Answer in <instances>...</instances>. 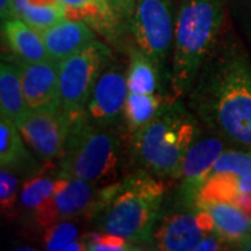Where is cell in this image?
Segmentation results:
<instances>
[{
  "label": "cell",
  "mask_w": 251,
  "mask_h": 251,
  "mask_svg": "<svg viewBox=\"0 0 251 251\" xmlns=\"http://www.w3.org/2000/svg\"><path fill=\"white\" fill-rule=\"evenodd\" d=\"M186 100L209 131L251 150V56L232 31L225 28Z\"/></svg>",
  "instance_id": "6da1fadb"
},
{
  "label": "cell",
  "mask_w": 251,
  "mask_h": 251,
  "mask_svg": "<svg viewBox=\"0 0 251 251\" xmlns=\"http://www.w3.org/2000/svg\"><path fill=\"white\" fill-rule=\"evenodd\" d=\"M163 181L144 169H134L116 183L102 187L88 218L94 230L150 249L153 229L168 197Z\"/></svg>",
  "instance_id": "7a4b0ae2"
},
{
  "label": "cell",
  "mask_w": 251,
  "mask_h": 251,
  "mask_svg": "<svg viewBox=\"0 0 251 251\" xmlns=\"http://www.w3.org/2000/svg\"><path fill=\"white\" fill-rule=\"evenodd\" d=\"M202 130L198 117L183 99L166 98L148 125L130 135V156L135 169L162 180H176L188 148Z\"/></svg>",
  "instance_id": "3957f363"
},
{
  "label": "cell",
  "mask_w": 251,
  "mask_h": 251,
  "mask_svg": "<svg viewBox=\"0 0 251 251\" xmlns=\"http://www.w3.org/2000/svg\"><path fill=\"white\" fill-rule=\"evenodd\" d=\"M226 0H179L171 64L173 98L186 99L225 31Z\"/></svg>",
  "instance_id": "277c9868"
},
{
  "label": "cell",
  "mask_w": 251,
  "mask_h": 251,
  "mask_svg": "<svg viewBox=\"0 0 251 251\" xmlns=\"http://www.w3.org/2000/svg\"><path fill=\"white\" fill-rule=\"evenodd\" d=\"M125 127H97L85 113L70 119V128L56 172L105 187L122 179L128 145Z\"/></svg>",
  "instance_id": "5b68a950"
},
{
  "label": "cell",
  "mask_w": 251,
  "mask_h": 251,
  "mask_svg": "<svg viewBox=\"0 0 251 251\" xmlns=\"http://www.w3.org/2000/svg\"><path fill=\"white\" fill-rule=\"evenodd\" d=\"M179 0H137L130 21L133 44L152 60L171 90V64Z\"/></svg>",
  "instance_id": "8992f818"
},
{
  "label": "cell",
  "mask_w": 251,
  "mask_h": 251,
  "mask_svg": "<svg viewBox=\"0 0 251 251\" xmlns=\"http://www.w3.org/2000/svg\"><path fill=\"white\" fill-rule=\"evenodd\" d=\"M113 54L112 45L97 38L80 52L59 63L60 109L70 119L85 113L92 90Z\"/></svg>",
  "instance_id": "52a82bcc"
},
{
  "label": "cell",
  "mask_w": 251,
  "mask_h": 251,
  "mask_svg": "<svg viewBox=\"0 0 251 251\" xmlns=\"http://www.w3.org/2000/svg\"><path fill=\"white\" fill-rule=\"evenodd\" d=\"M208 230H212V225L197 201L176 190L175 197H166L150 250L194 251Z\"/></svg>",
  "instance_id": "ba28073f"
},
{
  "label": "cell",
  "mask_w": 251,
  "mask_h": 251,
  "mask_svg": "<svg viewBox=\"0 0 251 251\" xmlns=\"http://www.w3.org/2000/svg\"><path fill=\"white\" fill-rule=\"evenodd\" d=\"M127 95V63L113 54L88 99L85 106L87 120L97 127H125Z\"/></svg>",
  "instance_id": "9c48e42d"
},
{
  "label": "cell",
  "mask_w": 251,
  "mask_h": 251,
  "mask_svg": "<svg viewBox=\"0 0 251 251\" xmlns=\"http://www.w3.org/2000/svg\"><path fill=\"white\" fill-rule=\"evenodd\" d=\"M102 187L77 177L60 176L53 196L34 216L32 222L48 227L59 221L90 218L98 202Z\"/></svg>",
  "instance_id": "30bf717a"
},
{
  "label": "cell",
  "mask_w": 251,
  "mask_h": 251,
  "mask_svg": "<svg viewBox=\"0 0 251 251\" xmlns=\"http://www.w3.org/2000/svg\"><path fill=\"white\" fill-rule=\"evenodd\" d=\"M16 125L38 159L45 165L57 162L70 128V117L62 109L54 112L28 110Z\"/></svg>",
  "instance_id": "8fae6325"
},
{
  "label": "cell",
  "mask_w": 251,
  "mask_h": 251,
  "mask_svg": "<svg viewBox=\"0 0 251 251\" xmlns=\"http://www.w3.org/2000/svg\"><path fill=\"white\" fill-rule=\"evenodd\" d=\"M227 148H230V145L222 137L209 131L202 126L197 140L188 148L180 165L176 177V181H179V187L176 190L186 197L197 201L200 187L205 175L212 169L215 162Z\"/></svg>",
  "instance_id": "7c38bea8"
},
{
  "label": "cell",
  "mask_w": 251,
  "mask_h": 251,
  "mask_svg": "<svg viewBox=\"0 0 251 251\" xmlns=\"http://www.w3.org/2000/svg\"><path fill=\"white\" fill-rule=\"evenodd\" d=\"M16 60L21 69L23 90L28 109L39 112L60 110L59 63L52 59L41 62Z\"/></svg>",
  "instance_id": "4fadbf2b"
},
{
  "label": "cell",
  "mask_w": 251,
  "mask_h": 251,
  "mask_svg": "<svg viewBox=\"0 0 251 251\" xmlns=\"http://www.w3.org/2000/svg\"><path fill=\"white\" fill-rule=\"evenodd\" d=\"M69 18L85 21L102 39L112 46L126 48V36L130 29L117 17L108 0H62Z\"/></svg>",
  "instance_id": "5bb4252c"
},
{
  "label": "cell",
  "mask_w": 251,
  "mask_h": 251,
  "mask_svg": "<svg viewBox=\"0 0 251 251\" xmlns=\"http://www.w3.org/2000/svg\"><path fill=\"white\" fill-rule=\"evenodd\" d=\"M197 204L209 218L212 230L227 240L232 250L251 236V215L233 200L200 198Z\"/></svg>",
  "instance_id": "9a60e30c"
},
{
  "label": "cell",
  "mask_w": 251,
  "mask_h": 251,
  "mask_svg": "<svg viewBox=\"0 0 251 251\" xmlns=\"http://www.w3.org/2000/svg\"><path fill=\"white\" fill-rule=\"evenodd\" d=\"M45 165L28 147L17 125L7 116L0 115V166L29 179L42 172Z\"/></svg>",
  "instance_id": "2e32d148"
},
{
  "label": "cell",
  "mask_w": 251,
  "mask_h": 251,
  "mask_svg": "<svg viewBox=\"0 0 251 251\" xmlns=\"http://www.w3.org/2000/svg\"><path fill=\"white\" fill-rule=\"evenodd\" d=\"M49 59L60 63L72 54L80 52L99 35L85 21L64 18L42 34Z\"/></svg>",
  "instance_id": "e0dca14e"
},
{
  "label": "cell",
  "mask_w": 251,
  "mask_h": 251,
  "mask_svg": "<svg viewBox=\"0 0 251 251\" xmlns=\"http://www.w3.org/2000/svg\"><path fill=\"white\" fill-rule=\"evenodd\" d=\"M1 38L11 56L21 62H41L49 59L42 34L21 18L1 21Z\"/></svg>",
  "instance_id": "ac0fdd59"
},
{
  "label": "cell",
  "mask_w": 251,
  "mask_h": 251,
  "mask_svg": "<svg viewBox=\"0 0 251 251\" xmlns=\"http://www.w3.org/2000/svg\"><path fill=\"white\" fill-rule=\"evenodd\" d=\"M127 84L130 92L161 94L166 97L168 84L165 82L156 64L134 44H127Z\"/></svg>",
  "instance_id": "d6986e66"
},
{
  "label": "cell",
  "mask_w": 251,
  "mask_h": 251,
  "mask_svg": "<svg viewBox=\"0 0 251 251\" xmlns=\"http://www.w3.org/2000/svg\"><path fill=\"white\" fill-rule=\"evenodd\" d=\"M28 110L20 64L13 56L3 57L0 63V115L17 123Z\"/></svg>",
  "instance_id": "ffe728a7"
},
{
  "label": "cell",
  "mask_w": 251,
  "mask_h": 251,
  "mask_svg": "<svg viewBox=\"0 0 251 251\" xmlns=\"http://www.w3.org/2000/svg\"><path fill=\"white\" fill-rule=\"evenodd\" d=\"M16 14L28 25L44 34L46 29L69 17L62 0H13Z\"/></svg>",
  "instance_id": "44dd1931"
},
{
  "label": "cell",
  "mask_w": 251,
  "mask_h": 251,
  "mask_svg": "<svg viewBox=\"0 0 251 251\" xmlns=\"http://www.w3.org/2000/svg\"><path fill=\"white\" fill-rule=\"evenodd\" d=\"M59 180V173L54 175L39 172L38 175L27 179L21 186L17 212L27 221H32L38 209L45 205L48 200L53 196Z\"/></svg>",
  "instance_id": "7402d4cb"
},
{
  "label": "cell",
  "mask_w": 251,
  "mask_h": 251,
  "mask_svg": "<svg viewBox=\"0 0 251 251\" xmlns=\"http://www.w3.org/2000/svg\"><path fill=\"white\" fill-rule=\"evenodd\" d=\"M168 97L161 94H137L130 92L125 105V128L128 135L135 134L148 125L159 112Z\"/></svg>",
  "instance_id": "603a6c76"
},
{
  "label": "cell",
  "mask_w": 251,
  "mask_h": 251,
  "mask_svg": "<svg viewBox=\"0 0 251 251\" xmlns=\"http://www.w3.org/2000/svg\"><path fill=\"white\" fill-rule=\"evenodd\" d=\"M75 219L59 221L45 227L44 244L45 250L50 251H82L87 250L85 234H81Z\"/></svg>",
  "instance_id": "cb8c5ba5"
},
{
  "label": "cell",
  "mask_w": 251,
  "mask_h": 251,
  "mask_svg": "<svg viewBox=\"0 0 251 251\" xmlns=\"http://www.w3.org/2000/svg\"><path fill=\"white\" fill-rule=\"evenodd\" d=\"M247 172H251V150L230 147L219 156L212 169L206 173L202 184L206 180L214 177H237Z\"/></svg>",
  "instance_id": "d4e9b609"
},
{
  "label": "cell",
  "mask_w": 251,
  "mask_h": 251,
  "mask_svg": "<svg viewBox=\"0 0 251 251\" xmlns=\"http://www.w3.org/2000/svg\"><path fill=\"white\" fill-rule=\"evenodd\" d=\"M21 181L16 172L0 168V206L3 215L11 216L17 212L18 200L21 193Z\"/></svg>",
  "instance_id": "484cf974"
},
{
  "label": "cell",
  "mask_w": 251,
  "mask_h": 251,
  "mask_svg": "<svg viewBox=\"0 0 251 251\" xmlns=\"http://www.w3.org/2000/svg\"><path fill=\"white\" fill-rule=\"evenodd\" d=\"M87 250L88 251H134L144 250V247L130 242L127 239L113 236V234H106L94 230L91 233L84 236Z\"/></svg>",
  "instance_id": "4316f807"
},
{
  "label": "cell",
  "mask_w": 251,
  "mask_h": 251,
  "mask_svg": "<svg viewBox=\"0 0 251 251\" xmlns=\"http://www.w3.org/2000/svg\"><path fill=\"white\" fill-rule=\"evenodd\" d=\"M226 4L234 25L251 46V0H226Z\"/></svg>",
  "instance_id": "83f0119b"
},
{
  "label": "cell",
  "mask_w": 251,
  "mask_h": 251,
  "mask_svg": "<svg viewBox=\"0 0 251 251\" xmlns=\"http://www.w3.org/2000/svg\"><path fill=\"white\" fill-rule=\"evenodd\" d=\"M222 250H232L230 244L227 240L215 230H208L202 239L200 240L194 251H222Z\"/></svg>",
  "instance_id": "f1b7e54d"
},
{
  "label": "cell",
  "mask_w": 251,
  "mask_h": 251,
  "mask_svg": "<svg viewBox=\"0 0 251 251\" xmlns=\"http://www.w3.org/2000/svg\"><path fill=\"white\" fill-rule=\"evenodd\" d=\"M110 7L117 14V17L120 18L126 25L130 29V21L134 13V7L137 0H108Z\"/></svg>",
  "instance_id": "f546056e"
},
{
  "label": "cell",
  "mask_w": 251,
  "mask_h": 251,
  "mask_svg": "<svg viewBox=\"0 0 251 251\" xmlns=\"http://www.w3.org/2000/svg\"><path fill=\"white\" fill-rule=\"evenodd\" d=\"M234 184H236V194L237 193L251 194V172H247L242 176H237L234 179Z\"/></svg>",
  "instance_id": "4dcf8cb0"
},
{
  "label": "cell",
  "mask_w": 251,
  "mask_h": 251,
  "mask_svg": "<svg viewBox=\"0 0 251 251\" xmlns=\"http://www.w3.org/2000/svg\"><path fill=\"white\" fill-rule=\"evenodd\" d=\"M14 17H17L14 1L13 0H0V20L6 21V20Z\"/></svg>",
  "instance_id": "1f68e13d"
},
{
  "label": "cell",
  "mask_w": 251,
  "mask_h": 251,
  "mask_svg": "<svg viewBox=\"0 0 251 251\" xmlns=\"http://www.w3.org/2000/svg\"><path fill=\"white\" fill-rule=\"evenodd\" d=\"M234 250H242V251H251V236L250 237H247V239H244L243 242H240L236 247H234Z\"/></svg>",
  "instance_id": "d6a6232c"
}]
</instances>
